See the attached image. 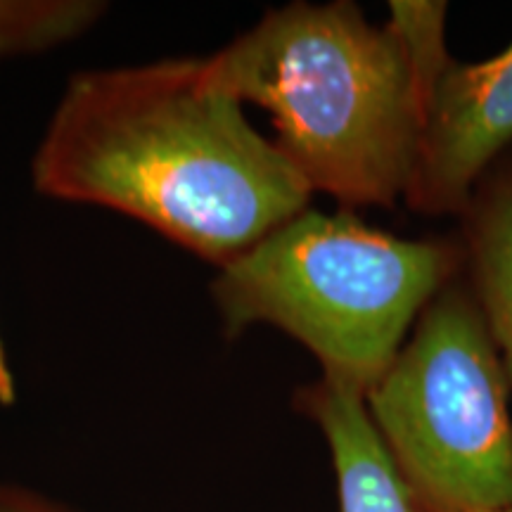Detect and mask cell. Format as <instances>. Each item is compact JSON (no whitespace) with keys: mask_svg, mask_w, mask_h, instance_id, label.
<instances>
[{"mask_svg":"<svg viewBox=\"0 0 512 512\" xmlns=\"http://www.w3.org/2000/svg\"><path fill=\"white\" fill-rule=\"evenodd\" d=\"M496 512H512V510H496Z\"/></svg>","mask_w":512,"mask_h":512,"instance_id":"cell-11","label":"cell"},{"mask_svg":"<svg viewBox=\"0 0 512 512\" xmlns=\"http://www.w3.org/2000/svg\"><path fill=\"white\" fill-rule=\"evenodd\" d=\"M460 219L467 285L512 384V150L479 178Z\"/></svg>","mask_w":512,"mask_h":512,"instance_id":"cell-7","label":"cell"},{"mask_svg":"<svg viewBox=\"0 0 512 512\" xmlns=\"http://www.w3.org/2000/svg\"><path fill=\"white\" fill-rule=\"evenodd\" d=\"M41 195L105 207L223 266L311 195L204 60L72 76L31 162Z\"/></svg>","mask_w":512,"mask_h":512,"instance_id":"cell-1","label":"cell"},{"mask_svg":"<svg viewBox=\"0 0 512 512\" xmlns=\"http://www.w3.org/2000/svg\"><path fill=\"white\" fill-rule=\"evenodd\" d=\"M460 240H406L351 211L306 209L219 268L211 297L226 337L273 325L318 358L323 377L366 396L444 287Z\"/></svg>","mask_w":512,"mask_h":512,"instance_id":"cell-3","label":"cell"},{"mask_svg":"<svg viewBox=\"0 0 512 512\" xmlns=\"http://www.w3.org/2000/svg\"><path fill=\"white\" fill-rule=\"evenodd\" d=\"M242 105L271 114L278 147L311 192L347 207L406 197L430 83L394 22L358 5L290 3L204 60Z\"/></svg>","mask_w":512,"mask_h":512,"instance_id":"cell-2","label":"cell"},{"mask_svg":"<svg viewBox=\"0 0 512 512\" xmlns=\"http://www.w3.org/2000/svg\"><path fill=\"white\" fill-rule=\"evenodd\" d=\"M294 408L328 439L342 512H437L415 494L370 420L366 399L320 375L299 387Z\"/></svg>","mask_w":512,"mask_h":512,"instance_id":"cell-6","label":"cell"},{"mask_svg":"<svg viewBox=\"0 0 512 512\" xmlns=\"http://www.w3.org/2000/svg\"><path fill=\"white\" fill-rule=\"evenodd\" d=\"M0 512H76L22 484L0 482Z\"/></svg>","mask_w":512,"mask_h":512,"instance_id":"cell-9","label":"cell"},{"mask_svg":"<svg viewBox=\"0 0 512 512\" xmlns=\"http://www.w3.org/2000/svg\"><path fill=\"white\" fill-rule=\"evenodd\" d=\"M105 12L98 0H0V60L60 48L91 31Z\"/></svg>","mask_w":512,"mask_h":512,"instance_id":"cell-8","label":"cell"},{"mask_svg":"<svg viewBox=\"0 0 512 512\" xmlns=\"http://www.w3.org/2000/svg\"><path fill=\"white\" fill-rule=\"evenodd\" d=\"M508 384L482 311L458 275L363 396L401 475L437 512L512 510Z\"/></svg>","mask_w":512,"mask_h":512,"instance_id":"cell-4","label":"cell"},{"mask_svg":"<svg viewBox=\"0 0 512 512\" xmlns=\"http://www.w3.org/2000/svg\"><path fill=\"white\" fill-rule=\"evenodd\" d=\"M17 401V382L12 375L8 354H5V344L0 339V406H12Z\"/></svg>","mask_w":512,"mask_h":512,"instance_id":"cell-10","label":"cell"},{"mask_svg":"<svg viewBox=\"0 0 512 512\" xmlns=\"http://www.w3.org/2000/svg\"><path fill=\"white\" fill-rule=\"evenodd\" d=\"M512 143V43L484 62L448 60L425 102L408 207L463 216L479 178Z\"/></svg>","mask_w":512,"mask_h":512,"instance_id":"cell-5","label":"cell"}]
</instances>
